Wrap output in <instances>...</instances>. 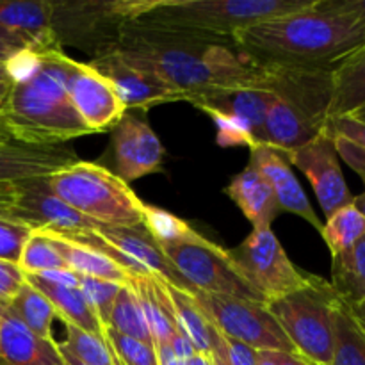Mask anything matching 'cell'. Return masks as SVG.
I'll use <instances>...</instances> for the list:
<instances>
[{
  "mask_svg": "<svg viewBox=\"0 0 365 365\" xmlns=\"http://www.w3.org/2000/svg\"><path fill=\"white\" fill-rule=\"evenodd\" d=\"M25 52L36 53V50L25 38L0 27V61H13Z\"/></svg>",
  "mask_w": 365,
  "mask_h": 365,
  "instance_id": "41",
  "label": "cell"
},
{
  "mask_svg": "<svg viewBox=\"0 0 365 365\" xmlns=\"http://www.w3.org/2000/svg\"><path fill=\"white\" fill-rule=\"evenodd\" d=\"M259 365H274L273 351H259Z\"/></svg>",
  "mask_w": 365,
  "mask_h": 365,
  "instance_id": "48",
  "label": "cell"
},
{
  "mask_svg": "<svg viewBox=\"0 0 365 365\" xmlns=\"http://www.w3.org/2000/svg\"><path fill=\"white\" fill-rule=\"evenodd\" d=\"M14 73L13 68H11V61H0V113H2V107L6 103L7 96H9L11 88L14 84ZM2 130V128H0ZM4 132V130H2ZM6 134V132H4Z\"/></svg>",
  "mask_w": 365,
  "mask_h": 365,
  "instance_id": "43",
  "label": "cell"
},
{
  "mask_svg": "<svg viewBox=\"0 0 365 365\" xmlns=\"http://www.w3.org/2000/svg\"><path fill=\"white\" fill-rule=\"evenodd\" d=\"M185 362H187V365H212V362H210V360L207 359V356L200 355V353L192 355L191 359L185 360Z\"/></svg>",
  "mask_w": 365,
  "mask_h": 365,
  "instance_id": "47",
  "label": "cell"
},
{
  "mask_svg": "<svg viewBox=\"0 0 365 365\" xmlns=\"http://www.w3.org/2000/svg\"><path fill=\"white\" fill-rule=\"evenodd\" d=\"M250 152H252V157H250L248 166L255 168L266 178V182L271 185L274 196H277L280 209L299 216L321 234L324 223L319 220L314 207L310 205L305 191L299 185L296 175L292 173L291 164L287 163L284 153L264 145L253 146Z\"/></svg>",
  "mask_w": 365,
  "mask_h": 365,
  "instance_id": "17",
  "label": "cell"
},
{
  "mask_svg": "<svg viewBox=\"0 0 365 365\" xmlns=\"http://www.w3.org/2000/svg\"><path fill=\"white\" fill-rule=\"evenodd\" d=\"M32 228L0 217V260L18 264L21 248L31 237Z\"/></svg>",
  "mask_w": 365,
  "mask_h": 365,
  "instance_id": "36",
  "label": "cell"
},
{
  "mask_svg": "<svg viewBox=\"0 0 365 365\" xmlns=\"http://www.w3.org/2000/svg\"><path fill=\"white\" fill-rule=\"evenodd\" d=\"M0 362L4 365H64L57 342L32 334L0 302Z\"/></svg>",
  "mask_w": 365,
  "mask_h": 365,
  "instance_id": "19",
  "label": "cell"
},
{
  "mask_svg": "<svg viewBox=\"0 0 365 365\" xmlns=\"http://www.w3.org/2000/svg\"><path fill=\"white\" fill-rule=\"evenodd\" d=\"M66 86L75 113L91 134L114 128L127 113L110 82L88 63L71 59Z\"/></svg>",
  "mask_w": 365,
  "mask_h": 365,
  "instance_id": "14",
  "label": "cell"
},
{
  "mask_svg": "<svg viewBox=\"0 0 365 365\" xmlns=\"http://www.w3.org/2000/svg\"><path fill=\"white\" fill-rule=\"evenodd\" d=\"M324 130H327V128H324ZM331 139H334V145L339 157H342V159L346 160V164L362 178L365 185V150L362 146L356 145V143L342 138V135H331Z\"/></svg>",
  "mask_w": 365,
  "mask_h": 365,
  "instance_id": "39",
  "label": "cell"
},
{
  "mask_svg": "<svg viewBox=\"0 0 365 365\" xmlns=\"http://www.w3.org/2000/svg\"><path fill=\"white\" fill-rule=\"evenodd\" d=\"M330 284L346 307L365 302V235L348 252L331 257Z\"/></svg>",
  "mask_w": 365,
  "mask_h": 365,
  "instance_id": "26",
  "label": "cell"
},
{
  "mask_svg": "<svg viewBox=\"0 0 365 365\" xmlns=\"http://www.w3.org/2000/svg\"><path fill=\"white\" fill-rule=\"evenodd\" d=\"M349 116L356 118V120L362 121V123H365V106L360 107V109H359V110H355V113H353V114H349Z\"/></svg>",
  "mask_w": 365,
  "mask_h": 365,
  "instance_id": "50",
  "label": "cell"
},
{
  "mask_svg": "<svg viewBox=\"0 0 365 365\" xmlns=\"http://www.w3.org/2000/svg\"><path fill=\"white\" fill-rule=\"evenodd\" d=\"M77 278L78 289L82 291L86 302L89 303V307H91L93 312H95V316L98 317L100 324H102L103 328L109 327L110 310H113L114 299H116L118 292H120L121 284L98 280V278L91 277H82V274H77Z\"/></svg>",
  "mask_w": 365,
  "mask_h": 365,
  "instance_id": "35",
  "label": "cell"
},
{
  "mask_svg": "<svg viewBox=\"0 0 365 365\" xmlns=\"http://www.w3.org/2000/svg\"><path fill=\"white\" fill-rule=\"evenodd\" d=\"M71 57L64 50L25 52L11 61L14 84L0 113V128L32 146L66 145L88 130L68 96Z\"/></svg>",
  "mask_w": 365,
  "mask_h": 365,
  "instance_id": "2",
  "label": "cell"
},
{
  "mask_svg": "<svg viewBox=\"0 0 365 365\" xmlns=\"http://www.w3.org/2000/svg\"><path fill=\"white\" fill-rule=\"evenodd\" d=\"M0 141H13V139H9L2 130H0Z\"/></svg>",
  "mask_w": 365,
  "mask_h": 365,
  "instance_id": "52",
  "label": "cell"
},
{
  "mask_svg": "<svg viewBox=\"0 0 365 365\" xmlns=\"http://www.w3.org/2000/svg\"><path fill=\"white\" fill-rule=\"evenodd\" d=\"M102 337L109 344L110 351L114 353L120 365H159V359H157V351L153 346L118 334L116 330L109 327L103 328Z\"/></svg>",
  "mask_w": 365,
  "mask_h": 365,
  "instance_id": "34",
  "label": "cell"
},
{
  "mask_svg": "<svg viewBox=\"0 0 365 365\" xmlns=\"http://www.w3.org/2000/svg\"><path fill=\"white\" fill-rule=\"evenodd\" d=\"M184 102L216 121L220 145H245L252 150L262 143L264 120L274 93L266 86H235L185 93Z\"/></svg>",
  "mask_w": 365,
  "mask_h": 365,
  "instance_id": "8",
  "label": "cell"
},
{
  "mask_svg": "<svg viewBox=\"0 0 365 365\" xmlns=\"http://www.w3.org/2000/svg\"><path fill=\"white\" fill-rule=\"evenodd\" d=\"M168 294L173 303L175 316H177L178 328L191 341L196 353L212 359V356H227V344L225 337L220 334L212 321L207 317L202 307L196 303L195 296L166 282Z\"/></svg>",
  "mask_w": 365,
  "mask_h": 365,
  "instance_id": "22",
  "label": "cell"
},
{
  "mask_svg": "<svg viewBox=\"0 0 365 365\" xmlns=\"http://www.w3.org/2000/svg\"><path fill=\"white\" fill-rule=\"evenodd\" d=\"M314 9L335 16L351 18L365 27V0H316Z\"/></svg>",
  "mask_w": 365,
  "mask_h": 365,
  "instance_id": "37",
  "label": "cell"
},
{
  "mask_svg": "<svg viewBox=\"0 0 365 365\" xmlns=\"http://www.w3.org/2000/svg\"><path fill=\"white\" fill-rule=\"evenodd\" d=\"M180 93L266 86L269 71L257 66L234 38L163 27L141 20L125 21L114 48Z\"/></svg>",
  "mask_w": 365,
  "mask_h": 365,
  "instance_id": "1",
  "label": "cell"
},
{
  "mask_svg": "<svg viewBox=\"0 0 365 365\" xmlns=\"http://www.w3.org/2000/svg\"><path fill=\"white\" fill-rule=\"evenodd\" d=\"M66 327V341L57 342L61 349L70 353L86 365H120L102 335H93L70 323Z\"/></svg>",
  "mask_w": 365,
  "mask_h": 365,
  "instance_id": "32",
  "label": "cell"
},
{
  "mask_svg": "<svg viewBox=\"0 0 365 365\" xmlns=\"http://www.w3.org/2000/svg\"><path fill=\"white\" fill-rule=\"evenodd\" d=\"M57 348H59V344H57ZM59 351H61V355H63L64 365H86V364H82L81 360H77V359H75V356H71L70 353H66V351H64V349H61V348H59Z\"/></svg>",
  "mask_w": 365,
  "mask_h": 365,
  "instance_id": "49",
  "label": "cell"
},
{
  "mask_svg": "<svg viewBox=\"0 0 365 365\" xmlns=\"http://www.w3.org/2000/svg\"><path fill=\"white\" fill-rule=\"evenodd\" d=\"M330 365H365V334L342 302L335 312V346Z\"/></svg>",
  "mask_w": 365,
  "mask_h": 365,
  "instance_id": "30",
  "label": "cell"
},
{
  "mask_svg": "<svg viewBox=\"0 0 365 365\" xmlns=\"http://www.w3.org/2000/svg\"><path fill=\"white\" fill-rule=\"evenodd\" d=\"M48 189L82 216L106 227L143 225L145 203L127 182L96 163L77 160L46 177Z\"/></svg>",
  "mask_w": 365,
  "mask_h": 365,
  "instance_id": "6",
  "label": "cell"
},
{
  "mask_svg": "<svg viewBox=\"0 0 365 365\" xmlns=\"http://www.w3.org/2000/svg\"><path fill=\"white\" fill-rule=\"evenodd\" d=\"M210 362H212V365H230L228 364L227 356H212V359H210Z\"/></svg>",
  "mask_w": 365,
  "mask_h": 365,
  "instance_id": "51",
  "label": "cell"
},
{
  "mask_svg": "<svg viewBox=\"0 0 365 365\" xmlns=\"http://www.w3.org/2000/svg\"><path fill=\"white\" fill-rule=\"evenodd\" d=\"M227 344V359L230 365H259V351L242 342L225 337Z\"/></svg>",
  "mask_w": 365,
  "mask_h": 365,
  "instance_id": "42",
  "label": "cell"
},
{
  "mask_svg": "<svg viewBox=\"0 0 365 365\" xmlns=\"http://www.w3.org/2000/svg\"><path fill=\"white\" fill-rule=\"evenodd\" d=\"M285 159L309 178L324 216L330 217L342 207L351 205L353 195L342 175L334 139L327 130L302 148L287 153Z\"/></svg>",
  "mask_w": 365,
  "mask_h": 365,
  "instance_id": "12",
  "label": "cell"
},
{
  "mask_svg": "<svg viewBox=\"0 0 365 365\" xmlns=\"http://www.w3.org/2000/svg\"><path fill=\"white\" fill-rule=\"evenodd\" d=\"M143 225L146 230L153 235L160 245H170V242L185 241L196 234L195 228L184 221L182 217L168 212L155 205H146L145 203V216H143Z\"/></svg>",
  "mask_w": 365,
  "mask_h": 365,
  "instance_id": "33",
  "label": "cell"
},
{
  "mask_svg": "<svg viewBox=\"0 0 365 365\" xmlns=\"http://www.w3.org/2000/svg\"><path fill=\"white\" fill-rule=\"evenodd\" d=\"M195 299L223 337L257 351L296 353L266 303L195 291Z\"/></svg>",
  "mask_w": 365,
  "mask_h": 365,
  "instance_id": "11",
  "label": "cell"
},
{
  "mask_svg": "<svg viewBox=\"0 0 365 365\" xmlns=\"http://www.w3.org/2000/svg\"><path fill=\"white\" fill-rule=\"evenodd\" d=\"M18 267L24 274H43L59 269L70 271L57 246L43 232H32L31 237L25 241L18 259Z\"/></svg>",
  "mask_w": 365,
  "mask_h": 365,
  "instance_id": "31",
  "label": "cell"
},
{
  "mask_svg": "<svg viewBox=\"0 0 365 365\" xmlns=\"http://www.w3.org/2000/svg\"><path fill=\"white\" fill-rule=\"evenodd\" d=\"M365 106V45L334 68L330 118L349 116Z\"/></svg>",
  "mask_w": 365,
  "mask_h": 365,
  "instance_id": "25",
  "label": "cell"
},
{
  "mask_svg": "<svg viewBox=\"0 0 365 365\" xmlns=\"http://www.w3.org/2000/svg\"><path fill=\"white\" fill-rule=\"evenodd\" d=\"M0 27L27 39L36 53L61 50L50 36L48 0H0Z\"/></svg>",
  "mask_w": 365,
  "mask_h": 365,
  "instance_id": "23",
  "label": "cell"
},
{
  "mask_svg": "<svg viewBox=\"0 0 365 365\" xmlns=\"http://www.w3.org/2000/svg\"><path fill=\"white\" fill-rule=\"evenodd\" d=\"M93 232L100 239H103L107 245L113 246L116 252H120L128 260L138 264L148 274H155L160 280L168 282V284L175 285V287L182 289L189 294H195V289L178 274L173 264L163 253L159 242L146 230L145 225H138V227H106V225H98Z\"/></svg>",
  "mask_w": 365,
  "mask_h": 365,
  "instance_id": "16",
  "label": "cell"
},
{
  "mask_svg": "<svg viewBox=\"0 0 365 365\" xmlns=\"http://www.w3.org/2000/svg\"><path fill=\"white\" fill-rule=\"evenodd\" d=\"M109 328L116 330L118 334L153 346L152 334L148 330V324H146L145 314H143L141 305H139L138 296L134 294L128 284L121 285L120 292L114 299L109 317Z\"/></svg>",
  "mask_w": 365,
  "mask_h": 365,
  "instance_id": "29",
  "label": "cell"
},
{
  "mask_svg": "<svg viewBox=\"0 0 365 365\" xmlns=\"http://www.w3.org/2000/svg\"><path fill=\"white\" fill-rule=\"evenodd\" d=\"M160 250L195 291L266 303L239 273L228 250L209 241L198 232L185 241L160 245Z\"/></svg>",
  "mask_w": 365,
  "mask_h": 365,
  "instance_id": "9",
  "label": "cell"
},
{
  "mask_svg": "<svg viewBox=\"0 0 365 365\" xmlns=\"http://www.w3.org/2000/svg\"><path fill=\"white\" fill-rule=\"evenodd\" d=\"M24 284L25 274L18 267V264L0 260V302H7L13 298Z\"/></svg>",
  "mask_w": 365,
  "mask_h": 365,
  "instance_id": "40",
  "label": "cell"
},
{
  "mask_svg": "<svg viewBox=\"0 0 365 365\" xmlns=\"http://www.w3.org/2000/svg\"><path fill=\"white\" fill-rule=\"evenodd\" d=\"M341 299L330 282L314 274L305 287L266 303L294 351L312 365H330L335 312Z\"/></svg>",
  "mask_w": 365,
  "mask_h": 365,
  "instance_id": "7",
  "label": "cell"
},
{
  "mask_svg": "<svg viewBox=\"0 0 365 365\" xmlns=\"http://www.w3.org/2000/svg\"><path fill=\"white\" fill-rule=\"evenodd\" d=\"M314 4L237 31L235 45L260 68L337 66L365 45V27L351 18L319 13Z\"/></svg>",
  "mask_w": 365,
  "mask_h": 365,
  "instance_id": "3",
  "label": "cell"
},
{
  "mask_svg": "<svg viewBox=\"0 0 365 365\" xmlns=\"http://www.w3.org/2000/svg\"><path fill=\"white\" fill-rule=\"evenodd\" d=\"M327 132L331 135H342L349 141L356 143L365 150V123L353 116L330 118L327 123Z\"/></svg>",
  "mask_w": 365,
  "mask_h": 365,
  "instance_id": "38",
  "label": "cell"
},
{
  "mask_svg": "<svg viewBox=\"0 0 365 365\" xmlns=\"http://www.w3.org/2000/svg\"><path fill=\"white\" fill-rule=\"evenodd\" d=\"M128 285L145 314L146 324L152 334L153 348L157 346H170L177 334H180L177 316H175L173 303L168 294L166 282L157 278L155 274H132Z\"/></svg>",
  "mask_w": 365,
  "mask_h": 365,
  "instance_id": "20",
  "label": "cell"
},
{
  "mask_svg": "<svg viewBox=\"0 0 365 365\" xmlns=\"http://www.w3.org/2000/svg\"><path fill=\"white\" fill-rule=\"evenodd\" d=\"M334 68H267L274 102L267 109L260 145L287 155L323 134Z\"/></svg>",
  "mask_w": 365,
  "mask_h": 365,
  "instance_id": "4",
  "label": "cell"
},
{
  "mask_svg": "<svg viewBox=\"0 0 365 365\" xmlns=\"http://www.w3.org/2000/svg\"><path fill=\"white\" fill-rule=\"evenodd\" d=\"M365 235V217L351 205L339 209L337 212L327 217L323 225L321 237L327 242L331 257L348 252Z\"/></svg>",
  "mask_w": 365,
  "mask_h": 365,
  "instance_id": "28",
  "label": "cell"
},
{
  "mask_svg": "<svg viewBox=\"0 0 365 365\" xmlns=\"http://www.w3.org/2000/svg\"><path fill=\"white\" fill-rule=\"evenodd\" d=\"M353 207H355V209L365 217V191L362 192V195L353 196Z\"/></svg>",
  "mask_w": 365,
  "mask_h": 365,
  "instance_id": "46",
  "label": "cell"
},
{
  "mask_svg": "<svg viewBox=\"0 0 365 365\" xmlns=\"http://www.w3.org/2000/svg\"><path fill=\"white\" fill-rule=\"evenodd\" d=\"M88 64L110 82L125 109H150L159 103L184 102V93L171 88L146 68L125 59L116 50L100 53Z\"/></svg>",
  "mask_w": 365,
  "mask_h": 365,
  "instance_id": "13",
  "label": "cell"
},
{
  "mask_svg": "<svg viewBox=\"0 0 365 365\" xmlns=\"http://www.w3.org/2000/svg\"><path fill=\"white\" fill-rule=\"evenodd\" d=\"M77 160V153L68 143L32 146L18 141H0V184L50 177Z\"/></svg>",
  "mask_w": 365,
  "mask_h": 365,
  "instance_id": "18",
  "label": "cell"
},
{
  "mask_svg": "<svg viewBox=\"0 0 365 365\" xmlns=\"http://www.w3.org/2000/svg\"><path fill=\"white\" fill-rule=\"evenodd\" d=\"M228 255L242 278L266 303L305 287L314 277L291 262L271 228L252 230L241 245L228 250Z\"/></svg>",
  "mask_w": 365,
  "mask_h": 365,
  "instance_id": "10",
  "label": "cell"
},
{
  "mask_svg": "<svg viewBox=\"0 0 365 365\" xmlns=\"http://www.w3.org/2000/svg\"><path fill=\"white\" fill-rule=\"evenodd\" d=\"M316 0H141L135 20L234 38L259 21L309 9Z\"/></svg>",
  "mask_w": 365,
  "mask_h": 365,
  "instance_id": "5",
  "label": "cell"
},
{
  "mask_svg": "<svg viewBox=\"0 0 365 365\" xmlns=\"http://www.w3.org/2000/svg\"><path fill=\"white\" fill-rule=\"evenodd\" d=\"M25 282L46 296L63 323H70L93 335H102L103 327L78 287L53 284L41 274H25Z\"/></svg>",
  "mask_w": 365,
  "mask_h": 365,
  "instance_id": "24",
  "label": "cell"
},
{
  "mask_svg": "<svg viewBox=\"0 0 365 365\" xmlns=\"http://www.w3.org/2000/svg\"><path fill=\"white\" fill-rule=\"evenodd\" d=\"M0 365H4V364H2V362H0Z\"/></svg>",
  "mask_w": 365,
  "mask_h": 365,
  "instance_id": "53",
  "label": "cell"
},
{
  "mask_svg": "<svg viewBox=\"0 0 365 365\" xmlns=\"http://www.w3.org/2000/svg\"><path fill=\"white\" fill-rule=\"evenodd\" d=\"M116 175L123 182L138 180L160 171L164 146L153 128L138 116L125 114L113 130Z\"/></svg>",
  "mask_w": 365,
  "mask_h": 365,
  "instance_id": "15",
  "label": "cell"
},
{
  "mask_svg": "<svg viewBox=\"0 0 365 365\" xmlns=\"http://www.w3.org/2000/svg\"><path fill=\"white\" fill-rule=\"evenodd\" d=\"M225 195L241 209L246 220L252 223L253 230L271 228V223L280 212V205L271 185L252 166H246L232 178L230 184L225 187Z\"/></svg>",
  "mask_w": 365,
  "mask_h": 365,
  "instance_id": "21",
  "label": "cell"
},
{
  "mask_svg": "<svg viewBox=\"0 0 365 365\" xmlns=\"http://www.w3.org/2000/svg\"><path fill=\"white\" fill-rule=\"evenodd\" d=\"M349 312H351L353 319L356 321V324L360 327V330L365 334V302L359 303V305H353V307H348Z\"/></svg>",
  "mask_w": 365,
  "mask_h": 365,
  "instance_id": "45",
  "label": "cell"
},
{
  "mask_svg": "<svg viewBox=\"0 0 365 365\" xmlns=\"http://www.w3.org/2000/svg\"><path fill=\"white\" fill-rule=\"evenodd\" d=\"M4 303H6L7 310L18 321H21L32 334L39 335L43 339H53L52 323L57 317V312L52 303L46 299V296L41 294L38 289H34L25 282L20 291Z\"/></svg>",
  "mask_w": 365,
  "mask_h": 365,
  "instance_id": "27",
  "label": "cell"
},
{
  "mask_svg": "<svg viewBox=\"0 0 365 365\" xmlns=\"http://www.w3.org/2000/svg\"><path fill=\"white\" fill-rule=\"evenodd\" d=\"M273 360L274 365H312L310 362H307L303 356H299L298 353L273 351Z\"/></svg>",
  "mask_w": 365,
  "mask_h": 365,
  "instance_id": "44",
  "label": "cell"
}]
</instances>
